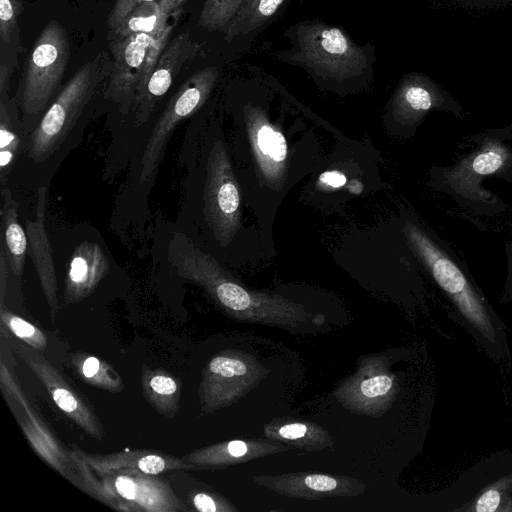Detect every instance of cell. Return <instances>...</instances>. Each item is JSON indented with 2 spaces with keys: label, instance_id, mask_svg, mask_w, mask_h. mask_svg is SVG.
<instances>
[{
  "label": "cell",
  "instance_id": "6da1fadb",
  "mask_svg": "<svg viewBox=\"0 0 512 512\" xmlns=\"http://www.w3.org/2000/svg\"><path fill=\"white\" fill-rule=\"evenodd\" d=\"M410 251L438 286L457 318L489 357L510 362L506 325L475 282L465 261L440 236L414 219L403 226Z\"/></svg>",
  "mask_w": 512,
  "mask_h": 512
},
{
  "label": "cell",
  "instance_id": "7a4b0ae2",
  "mask_svg": "<svg viewBox=\"0 0 512 512\" xmlns=\"http://www.w3.org/2000/svg\"><path fill=\"white\" fill-rule=\"evenodd\" d=\"M284 37L289 46L277 51L276 59L302 68L321 88L350 89L373 79L374 45L356 43L341 27L307 19L289 26Z\"/></svg>",
  "mask_w": 512,
  "mask_h": 512
},
{
  "label": "cell",
  "instance_id": "3957f363",
  "mask_svg": "<svg viewBox=\"0 0 512 512\" xmlns=\"http://www.w3.org/2000/svg\"><path fill=\"white\" fill-rule=\"evenodd\" d=\"M512 126L489 129L470 137L474 147L448 166L433 167L430 184L462 208L482 216L504 212L502 199L483 185L489 178L512 183Z\"/></svg>",
  "mask_w": 512,
  "mask_h": 512
},
{
  "label": "cell",
  "instance_id": "277c9868",
  "mask_svg": "<svg viewBox=\"0 0 512 512\" xmlns=\"http://www.w3.org/2000/svg\"><path fill=\"white\" fill-rule=\"evenodd\" d=\"M111 67L112 59L101 51L78 68L54 97L27 137L24 155L33 164L46 163L63 148Z\"/></svg>",
  "mask_w": 512,
  "mask_h": 512
},
{
  "label": "cell",
  "instance_id": "5b68a950",
  "mask_svg": "<svg viewBox=\"0 0 512 512\" xmlns=\"http://www.w3.org/2000/svg\"><path fill=\"white\" fill-rule=\"evenodd\" d=\"M69 58L67 31L51 20L36 39L15 96L27 137L53 100Z\"/></svg>",
  "mask_w": 512,
  "mask_h": 512
},
{
  "label": "cell",
  "instance_id": "8992f818",
  "mask_svg": "<svg viewBox=\"0 0 512 512\" xmlns=\"http://www.w3.org/2000/svg\"><path fill=\"white\" fill-rule=\"evenodd\" d=\"M79 486L119 510L167 512L186 510L171 489L150 474L135 471L97 472L74 449L70 453Z\"/></svg>",
  "mask_w": 512,
  "mask_h": 512
},
{
  "label": "cell",
  "instance_id": "52a82bcc",
  "mask_svg": "<svg viewBox=\"0 0 512 512\" xmlns=\"http://www.w3.org/2000/svg\"><path fill=\"white\" fill-rule=\"evenodd\" d=\"M173 28L174 25L169 23L155 34L137 33L109 41L112 67L104 95L118 104L123 112L133 110L136 99L171 40Z\"/></svg>",
  "mask_w": 512,
  "mask_h": 512
},
{
  "label": "cell",
  "instance_id": "ba28073f",
  "mask_svg": "<svg viewBox=\"0 0 512 512\" xmlns=\"http://www.w3.org/2000/svg\"><path fill=\"white\" fill-rule=\"evenodd\" d=\"M219 77L218 66L204 67L191 75L166 104L144 146L139 179L141 183L154 177L174 128L203 106Z\"/></svg>",
  "mask_w": 512,
  "mask_h": 512
},
{
  "label": "cell",
  "instance_id": "9c48e42d",
  "mask_svg": "<svg viewBox=\"0 0 512 512\" xmlns=\"http://www.w3.org/2000/svg\"><path fill=\"white\" fill-rule=\"evenodd\" d=\"M433 111L463 118L465 108L440 84L421 72L403 75L390 102L393 122L404 134L413 133Z\"/></svg>",
  "mask_w": 512,
  "mask_h": 512
},
{
  "label": "cell",
  "instance_id": "30bf717a",
  "mask_svg": "<svg viewBox=\"0 0 512 512\" xmlns=\"http://www.w3.org/2000/svg\"><path fill=\"white\" fill-rule=\"evenodd\" d=\"M204 212L218 240L227 242L234 236L240 223V193L221 141L213 145L207 160Z\"/></svg>",
  "mask_w": 512,
  "mask_h": 512
},
{
  "label": "cell",
  "instance_id": "8fae6325",
  "mask_svg": "<svg viewBox=\"0 0 512 512\" xmlns=\"http://www.w3.org/2000/svg\"><path fill=\"white\" fill-rule=\"evenodd\" d=\"M15 350L45 386L55 404L86 434L101 440L105 432L97 415L39 350L24 344H16Z\"/></svg>",
  "mask_w": 512,
  "mask_h": 512
},
{
  "label": "cell",
  "instance_id": "7c38bea8",
  "mask_svg": "<svg viewBox=\"0 0 512 512\" xmlns=\"http://www.w3.org/2000/svg\"><path fill=\"white\" fill-rule=\"evenodd\" d=\"M1 387L3 394L15 414L26 437L35 451L54 469L71 481L77 480L76 474L71 472L72 459L53 437L41 418L31 408L17 382L7 370L4 363L1 365ZM75 483V481H74Z\"/></svg>",
  "mask_w": 512,
  "mask_h": 512
},
{
  "label": "cell",
  "instance_id": "4fadbf2b",
  "mask_svg": "<svg viewBox=\"0 0 512 512\" xmlns=\"http://www.w3.org/2000/svg\"><path fill=\"white\" fill-rule=\"evenodd\" d=\"M201 50L202 44L192 39L189 32H182L170 40L134 103L133 110L137 124L145 123L150 118L181 68Z\"/></svg>",
  "mask_w": 512,
  "mask_h": 512
},
{
  "label": "cell",
  "instance_id": "5bb4252c",
  "mask_svg": "<svg viewBox=\"0 0 512 512\" xmlns=\"http://www.w3.org/2000/svg\"><path fill=\"white\" fill-rule=\"evenodd\" d=\"M246 127L253 156L262 177L275 186L282 181L287 158L284 135L268 120L265 112L254 105L245 108Z\"/></svg>",
  "mask_w": 512,
  "mask_h": 512
},
{
  "label": "cell",
  "instance_id": "9a60e30c",
  "mask_svg": "<svg viewBox=\"0 0 512 512\" xmlns=\"http://www.w3.org/2000/svg\"><path fill=\"white\" fill-rule=\"evenodd\" d=\"M46 187L38 189V201L34 220H26V234L30 246V255L33 260L40 284L50 308L53 321L59 311L57 297V279L55 265L52 257L50 242L46 233L44 219L46 206Z\"/></svg>",
  "mask_w": 512,
  "mask_h": 512
},
{
  "label": "cell",
  "instance_id": "2e32d148",
  "mask_svg": "<svg viewBox=\"0 0 512 512\" xmlns=\"http://www.w3.org/2000/svg\"><path fill=\"white\" fill-rule=\"evenodd\" d=\"M109 271V263L101 247L83 241L73 251L65 280L64 300L74 304L88 297Z\"/></svg>",
  "mask_w": 512,
  "mask_h": 512
},
{
  "label": "cell",
  "instance_id": "e0dca14e",
  "mask_svg": "<svg viewBox=\"0 0 512 512\" xmlns=\"http://www.w3.org/2000/svg\"><path fill=\"white\" fill-rule=\"evenodd\" d=\"M75 450L92 469L101 473L125 470L156 475L164 471L190 469L193 467L179 458L144 450L110 455H93L79 449Z\"/></svg>",
  "mask_w": 512,
  "mask_h": 512
},
{
  "label": "cell",
  "instance_id": "ac0fdd59",
  "mask_svg": "<svg viewBox=\"0 0 512 512\" xmlns=\"http://www.w3.org/2000/svg\"><path fill=\"white\" fill-rule=\"evenodd\" d=\"M291 0H244L223 39L248 47Z\"/></svg>",
  "mask_w": 512,
  "mask_h": 512
},
{
  "label": "cell",
  "instance_id": "d6986e66",
  "mask_svg": "<svg viewBox=\"0 0 512 512\" xmlns=\"http://www.w3.org/2000/svg\"><path fill=\"white\" fill-rule=\"evenodd\" d=\"M27 141L16 97L0 96V182L5 187Z\"/></svg>",
  "mask_w": 512,
  "mask_h": 512
},
{
  "label": "cell",
  "instance_id": "ffe728a7",
  "mask_svg": "<svg viewBox=\"0 0 512 512\" xmlns=\"http://www.w3.org/2000/svg\"><path fill=\"white\" fill-rule=\"evenodd\" d=\"M1 195L0 249L7 257L11 276L20 282L27 254V234L18 221V203L14 200L11 191L2 187Z\"/></svg>",
  "mask_w": 512,
  "mask_h": 512
},
{
  "label": "cell",
  "instance_id": "44dd1931",
  "mask_svg": "<svg viewBox=\"0 0 512 512\" xmlns=\"http://www.w3.org/2000/svg\"><path fill=\"white\" fill-rule=\"evenodd\" d=\"M143 393L149 403L161 414L174 417L179 410L180 385L171 375L161 370L143 369Z\"/></svg>",
  "mask_w": 512,
  "mask_h": 512
},
{
  "label": "cell",
  "instance_id": "7402d4cb",
  "mask_svg": "<svg viewBox=\"0 0 512 512\" xmlns=\"http://www.w3.org/2000/svg\"><path fill=\"white\" fill-rule=\"evenodd\" d=\"M170 16L157 1L143 3L108 32V40H121L137 33L155 34L169 24Z\"/></svg>",
  "mask_w": 512,
  "mask_h": 512
},
{
  "label": "cell",
  "instance_id": "603a6c76",
  "mask_svg": "<svg viewBox=\"0 0 512 512\" xmlns=\"http://www.w3.org/2000/svg\"><path fill=\"white\" fill-rule=\"evenodd\" d=\"M512 474H508L485 487L472 501L456 511L512 512Z\"/></svg>",
  "mask_w": 512,
  "mask_h": 512
},
{
  "label": "cell",
  "instance_id": "cb8c5ba5",
  "mask_svg": "<svg viewBox=\"0 0 512 512\" xmlns=\"http://www.w3.org/2000/svg\"><path fill=\"white\" fill-rule=\"evenodd\" d=\"M22 10L18 0H0V61L14 67L17 65V54L21 50L18 16Z\"/></svg>",
  "mask_w": 512,
  "mask_h": 512
},
{
  "label": "cell",
  "instance_id": "d4e9b609",
  "mask_svg": "<svg viewBox=\"0 0 512 512\" xmlns=\"http://www.w3.org/2000/svg\"><path fill=\"white\" fill-rule=\"evenodd\" d=\"M220 305L234 311H246L253 307H262L273 303L261 295H256L248 292L243 286L238 284L234 279L224 270L220 277L217 287L210 294Z\"/></svg>",
  "mask_w": 512,
  "mask_h": 512
},
{
  "label": "cell",
  "instance_id": "484cf974",
  "mask_svg": "<svg viewBox=\"0 0 512 512\" xmlns=\"http://www.w3.org/2000/svg\"><path fill=\"white\" fill-rule=\"evenodd\" d=\"M244 0H205L198 17V25L208 32L224 37Z\"/></svg>",
  "mask_w": 512,
  "mask_h": 512
},
{
  "label": "cell",
  "instance_id": "4316f807",
  "mask_svg": "<svg viewBox=\"0 0 512 512\" xmlns=\"http://www.w3.org/2000/svg\"><path fill=\"white\" fill-rule=\"evenodd\" d=\"M81 377L91 385L110 392H118L123 383L118 375L105 363L93 356L78 355L73 358Z\"/></svg>",
  "mask_w": 512,
  "mask_h": 512
},
{
  "label": "cell",
  "instance_id": "83f0119b",
  "mask_svg": "<svg viewBox=\"0 0 512 512\" xmlns=\"http://www.w3.org/2000/svg\"><path fill=\"white\" fill-rule=\"evenodd\" d=\"M0 318L1 322L6 324L14 335L33 348L39 351L46 348L47 339L42 331L21 317L13 314L4 306L3 302H1Z\"/></svg>",
  "mask_w": 512,
  "mask_h": 512
},
{
  "label": "cell",
  "instance_id": "f1b7e54d",
  "mask_svg": "<svg viewBox=\"0 0 512 512\" xmlns=\"http://www.w3.org/2000/svg\"><path fill=\"white\" fill-rule=\"evenodd\" d=\"M245 364L238 360L224 356L214 357L208 365V372L224 377L231 378L234 376H242L246 373Z\"/></svg>",
  "mask_w": 512,
  "mask_h": 512
},
{
  "label": "cell",
  "instance_id": "f546056e",
  "mask_svg": "<svg viewBox=\"0 0 512 512\" xmlns=\"http://www.w3.org/2000/svg\"><path fill=\"white\" fill-rule=\"evenodd\" d=\"M158 0H115L108 15L107 26L109 31L115 29L119 23L136 7L146 2Z\"/></svg>",
  "mask_w": 512,
  "mask_h": 512
},
{
  "label": "cell",
  "instance_id": "4dcf8cb0",
  "mask_svg": "<svg viewBox=\"0 0 512 512\" xmlns=\"http://www.w3.org/2000/svg\"><path fill=\"white\" fill-rule=\"evenodd\" d=\"M391 386V378L381 375L364 380L361 384V391L367 397H376L386 394Z\"/></svg>",
  "mask_w": 512,
  "mask_h": 512
},
{
  "label": "cell",
  "instance_id": "1f68e13d",
  "mask_svg": "<svg viewBox=\"0 0 512 512\" xmlns=\"http://www.w3.org/2000/svg\"><path fill=\"white\" fill-rule=\"evenodd\" d=\"M305 484L316 491H330L336 487L337 482L329 476L313 474L305 478Z\"/></svg>",
  "mask_w": 512,
  "mask_h": 512
},
{
  "label": "cell",
  "instance_id": "d6a6232c",
  "mask_svg": "<svg viewBox=\"0 0 512 512\" xmlns=\"http://www.w3.org/2000/svg\"><path fill=\"white\" fill-rule=\"evenodd\" d=\"M505 254L507 260V274L502 301L512 302V239L508 240L505 244Z\"/></svg>",
  "mask_w": 512,
  "mask_h": 512
},
{
  "label": "cell",
  "instance_id": "836d02e7",
  "mask_svg": "<svg viewBox=\"0 0 512 512\" xmlns=\"http://www.w3.org/2000/svg\"><path fill=\"white\" fill-rule=\"evenodd\" d=\"M457 4L472 8H490L507 5L512 0H451Z\"/></svg>",
  "mask_w": 512,
  "mask_h": 512
},
{
  "label": "cell",
  "instance_id": "e575fe53",
  "mask_svg": "<svg viewBox=\"0 0 512 512\" xmlns=\"http://www.w3.org/2000/svg\"><path fill=\"white\" fill-rule=\"evenodd\" d=\"M319 181L328 187L340 188L345 185L347 179L341 172L327 171L320 175Z\"/></svg>",
  "mask_w": 512,
  "mask_h": 512
},
{
  "label": "cell",
  "instance_id": "d590c367",
  "mask_svg": "<svg viewBox=\"0 0 512 512\" xmlns=\"http://www.w3.org/2000/svg\"><path fill=\"white\" fill-rule=\"evenodd\" d=\"M193 505L201 512H216L217 507L215 501L207 494L198 493L193 498Z\"/></svg>",
  "mask_w": 512,
  "mask_h": 512
},
{
  "label": "cell",
  "instance_id": "8d00e7d4",
  "mask_svg": "<svg viewBox=\"0 0 512 512\" xmlns=\"http://www.w3.org/2000/svg\"><path fill=\"white\" fill-rule=\"evenodd\" d=\"M307 427L301 423L287 424L280 428L279 434L286 439H297L305 435Z\"/></svg>",
  "mask_w": 512,
  "mask_h": 512
},
{
  "label": "cell",
  "instance_id": "74e56055",
  "mask_svg": "<svg viewBox=\"0 0 512 512\" xmlns=\"http://www.w3.org/2000/svg\"><path fill=\"white\" fill-rule=\"evenodd\" d=\"M14 68L13 65L0 61V96L8 95L10 78Z\"/></svg>",
  "mask_w": 512,
  "mask_h": 512
},
{
  "label": "cell",
  "instance_id": "f35d334b",
  "mask_svg": "<svg viewBox=\"0 0 512 512\" xmlns=\"http://www.w3.org/2000/svg\"><path fill=\"white\" fill-rule=\"evenodd\" d=\"M227 451L233 457H241L247 452V445L243 441L234 440L228 443Z\"/></svg>",
  "mask_w": 512,
  "mask_h": 512
}]
</instances>
